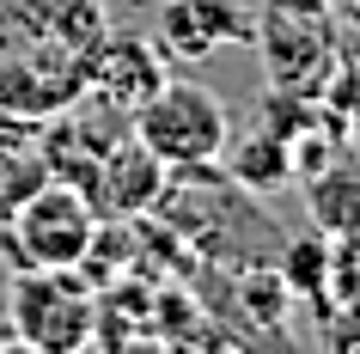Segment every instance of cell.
I'll return each mask as SVG.
<instances>
[{
    "instance_id": "obj_1",
    "label": "cell",
    "mask_w": 360,
    "mask_h": 354,
    "mask_svg": "<svg viewBox=\"0 0 360 354\" xmlns=\"http://www.w3.org/2000/svg\"><path fill=\"white\" fill-rule=\"evenodd\" d=\"M129 129L165 171H208V165H220V147L232 141V110H226V98L208 92L202 80L171 74L129 116Z\"/></svg>"
},
{
    "instance_id": "obj_2",
    "label": "cell",
    "mask_w": 360,
    "mask_h": 354,
    "mask_svg": "<svg viewBox=\"0 0 360 354\" xmlns=\"http://www.w3.org/2000/svg\"><path fill=\"white\" fill-rule=\"evenodd\" d=\"M98 287L86 269H19L6 287V330L25 348L43 354H74L92 342Z\"/></svg>"
},
{
    "instance_id": "obj_3",
    "label": "cell",
    "mask_w": 360,
    "mask_h": 354,
    "mask_svg": "<svg viewBox=\"0 0 360 354\" xmlns=\"http://www.w3.org/2000/svg\"><path fill=\"white\" fill-rule=\"evenodd\" d=\"M92 232H98V208L86 202V189L61 184V177L31 189L13 214H0V244L19 269H79Z\"/></svg>"
},
{
    "instance_id": "obj_4",
    "label": "cell",
    "mask_w": 360,
    "mask_h": 354,
    "mask_svg": "<svg viewBox=\"0 0 360 354\" xmlns=\"http://www.w3.org/2000/svg\"><path fill=\"white\" fill-rule=\"evenodd\" d=\"M165 80H171V68H165L159 37L104 31L98 49L86 56V98L104 104V110H116V116H134L153 92H159V86H165Z\"/></svg>"
},
{
    "instance_id": "obj_5",
    "label": "cell",
    "mask_w": 360,
    "mask_h": 354,
    "mask_svg": "<svg viewBox=\"0 0 360 354\" xmlns=\"http://www.w3.org/2000/svg\"><path fill=\"white\" fill-rule=\"evenodd\" d=\"M165 177L171 171L134 141V129H122L110 147L98 153V171H92V189L86 196H92L98 220H147L153 202L165 196Z\"/></svg>"
},
{
    "instance_id": "obj_6",
    "label": "cell",
    "mask_w": 360,
    "mask_h": 354,
    "mask_svg": "<svg viewBox=\"0 0 360 354\" xmlns=\"http://www.w3.org/2000/svg\"><path fill=\"white\" fill-rule=\"evenodd\" d=\"M226 43H250V25L232 0H165L159 13V49L165 61H208Z\"/></svg>"
},
{
    "instance_id": "obj_7",
    "label": "cell",
    "mask_w": 360,
    "mask_h": 354,
    "mask_svg": "<svg viewBox=\"0 0 360 354\" xmlns=\"http://www.w3.org/2000/svg\"><path fill=\"white\" fill-rule=\"evenodd\" d=\"M305 184V214L323 239H360V153H330Z\"/></svg>"
},
{
    "instance_id": "obj_8",
    "label": "cell",
    "mask_w": 360,
    "mask_h": 354,
    "mask_svg": "<svg viewBox=\"0 0 360 354\" xmlns=\"http://www.w3.org/2000/svg\"><path fill=\"white\" fill-rule=\"evenodd\" d=\"M220 165H226V177L245 196H275L281 184H293V147H287L281 134H269V129H250L238 141H226L220 147Z\"/></svg>"
},
{
    "instance_id": "obj_9",
    "label": "cell",
    "mask_w": 360,
    "mask_h": 354,
    "mask_svg": "<svg viewBox=\"0 0 360 354\" xmlns=\"http://www.w3.org/2000/svg\"><path fill=\"white\" fill-rule=\"evenodd\" d=\"M281 281H287V293H323L330 287V244L323 239H293L287 244V257H281Z\"/></svg>"
}]
</instances>
